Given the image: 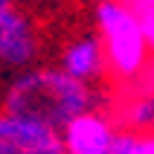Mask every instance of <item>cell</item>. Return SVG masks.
<instances>
[{
  "instance_id": "cell-3",
  "label": "cell",
  "mask_w": 154,
  "mask_h": 154,
  "mask_svg": "<svg viewBox=\"0 0 154 154\" xmlns=\"http://www.w3.org/2000/svg\"><path fill=\"white\" fill-rule=\"evenodd\" d=\"M41 29L26 9L15 6L0 20V67L26 70L41 55Z\"/></svg>"
},
{
  "instance_id": "cell-6",
  "label": "cell",
  "mask_w": 154,
  "mask_h": 154,
  "mask_svg": "<svg viewBox=\"0 0 154 154\" xmlns=\"http://www.w3.org/2000/svg\"><path fill=\"white\" fill-rule=\"evenodd\" d=\"M58 143V131L0 111V154H29Z\"/></svg>"
},
{
  "instance_id": "cell-5",
  "label": "cell",
  "mask_w": 154,
  "mask_h": 154,
  "mask_svg": "<svg viewBox=\"0 0 154 154\" xmlns=\"http://www.w3.org/2000/svg\"><path fill=\"white\" fill-rule=\"evenodd\" d=\"M58 70L67 73L76 82L93 85L105 79V52L99 44V35L93 29L87 32H76L64 38V44L58 47Z\"/></svg>"
},
{
  "instance_id": "cell-4",
  "label": "cell",
  "mask_w": 154,
  "mask_h": 154,
  "mask_svg": "<svg viewBox=\"0 0 154 154\" xmlns=\"http://www.w3.org/2000/svg\"><path fill=\"white\" fill-rule=\"evenodd\" d=\"M116 134V122L105 105L79 113L58 131V143L64 154H108Z\"/></svg>"
},
{
  "instance_id": "cell-1",
  "label": "cell",
  "mask_w": 154,
  "mask_h": 154,
  "mask_svg": "<svg viewBox=\"0 0 154 154\" xmlns=\"http://www.w3.org/2000/svg\"><path fill=\"white\" fill-rule=\"evenodd\" d=\"M102 102L105 99L93 85L76 82L58 67H26L6 87L3 113L61 131L73 116L99 108Z\"/></svg>"
},
{
  "instance_id": "cell-2",
  "label": "cell",
  "mask_w": 154,
  "mask_h": 154,
  "mask_svg": "<svg viewBox=\"0 0 154 154\" xmlns=\"http://www.w3.org/2000/svg\"><path fill=\"white\" fill-rule=\"evenodd\" d=\"M93 32L105 52V79L113 90L128 87L151 73V47L137 12L122 0H99L93 6Z\"/></svg>"
},
{
  "instance_id": "cell-7",
  "label": "cell",
  "mask_w": 154,
  "mask_h": 154,
  "mask_svg": "<svg viewBox=\"0 0 154 154\" xmlns=\"http://www.w3.org/2000/svg\"><path fill=\"white\" fill-rule=\"evenodd\" d=\"M125 154H154V137L151 131H143V134H134L125 148Z\"/></svg>"
},
{
  "instance_id": "cell-9",
  "label": "cell",
  "mask_w": 154,
  "mask_h": 154,
  "mask_svg": "<svg viewBox=\"0 0 154 154\" xmlns=\"http://www.w3.org/2000/svg\"><path fill=\"white\" fill-rule=\"evenodd\" d=\"M29 154H64V148H61V143H52V146L38 148V151H29Z\"/></svg>"
},
{
  "instance_id": "cell-8",
  "label": "cell",
  "mask_w": 154,
  "mask_h": 154,
  "mask_svg": "<svg viewBox=\"0 0 154 154\" xmlns=\"http://www.w3.org/2000/svg\"><path fill=\"white\" fill-rule=\"evenodd\" d=\"M125 6H131L137 15H143V12H154V0H122Z\"/></svg>"
}]
</instances>
